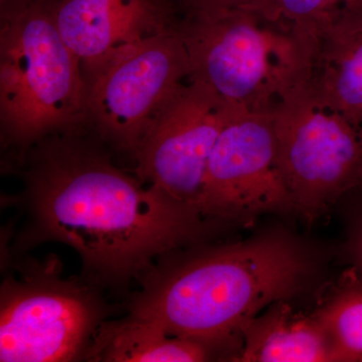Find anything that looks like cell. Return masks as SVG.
Listing matches in <instances>:
<instances>
[{
    "label": "cell",
    "mask_w": 362,
    "mask_h": 362,
    "mask_svg": "<svg viewBox=\"0 0 362 362\" xmlns=\"http://www.w3.org/2000/svg\"><path fill=\"white\" fill-rule=\"evenodd\" d=\"M78 130L47 136L21 158L28 214L23 246L63 243L82 259L86 281L124 287L199 239L204 216L126 173Z\"/></svg>",
    "instance_id": "obj_1"
},
{
    "label": "cell",
    "mask_w": 362,
    "mask_h": 362,
    "mask_svg": "<svg viewBox=\"0 0 362 362\" xmlns=\"http://www.w3.org/2000/svg\"><path fill=\"white\" fill-rule=\"evenodd\" d=\"M310 270L305 252L277 235L206 250L177 263L163 257L140 279L130 315L214 345L243 334L262 310L296 294Z\"/></svg>",
    "instance_id": "obj_2"
},
{
    "label": "cell",
    "mask_w": 362,
    "mask_h": 362,
    "mask_svg": "<svg viewBox=\"0 0 362 362\" xmlns=\"http://www.w3.org/2000/svg\"><path fill=\"white\" fill-rule=\"evenodd\" d=\"M58 0H30L1 16L0 126L2 141L18 150L87 123L82 66L57 25Z\"/></svg>",
    "instance_id": "obj_3"
},
{
    "label": "cell",
    "mask_w": 362,
    "mask_h": 362,
    "mask_svg": "<svg viewBox=\"0 0 362 362\" xmlns=\"http://www.w3.org/2000/svg\"><path fill=\"white\" fill-rule=\"evenodd\" d=\"M178 26L189 57V78L243 110L270 113L303 75V45L280 18L252 11H182Z\"/></svg>",
    "instance_id": "obj_4"
},
{
    "label": "cell",
    "mask_w": 362,
    "mask_h": 362,
    "mask_svg": "<svg viewBox=\"0 0 362 362\" xmlns=\"http://www.w3.org/2000/svg\"><path fill=\"white\" fill-rule=\"evenodd\" d=\"M6 279L0 299V361L58 362L86 357L104 322L94 285L62 277L59 262L28 263Z\"/></svg>",
    "instance_id": "obj_5"
},
{
    "label": "cell",
    "mask_w": 362,
    "mask_h": 362,
    "mask_svg": "<svg viewBox=\"0 0 362 362\" xmlns=\"http://www.w3.org/2000/svg\"><path fill=\"white\" fill-rule=\"evenodd\" d=\"M279 160L294 211L313 221L362 188V127L314 101L302 77L272 110Z\"/></svg>",
    "instance_id": "obj_6"
},
{
    "label": "cell",
    "mask_w": 362,
    "mask_h": 362,
    "mask_svg": "<svg viewBox=\"0 0 362 362\" xmlns=\"http://www.w3.org/2000/svg\"><path fill=\"white\" fill-rule=\"evenodd\" d=\"M178 23L133 45L88 84L87 123L100 141L134 156L157 114L189 78Z\"/></svg>",
    "instance_id": "obj_7"
},
{
    "label": "cell",
    "mask_w": 362,
    "mask_h": 362,
    "mask_svg": "<svg viewBox=\"0 0 362 362\" xmlns=\"http://www.w3.org/2000/svg\"><path fill=\"white\" fill-rule=\"evenodd\" d=\"M244 111L188 78L157 114L133 156L137 177L202 214L209 156L226 124Z\"/></svg>",
    "instance_id": "obj_8"
},
{
    "label": "cell",
    "mask_w": 362,
    "mask_h": 362,
    "mask_svg": "<svg viewBox=\"0 0 362 362\" xmlns=\"http://www.w3.org/2000/svg\"><path fill=\"white\" fill-rule=\"evenodd\" d=\"M273 211H294V204L279 160L272 112H240L221 131L207 162L202 214L246 221Z\"/></svg>",
    "instance_id": "obj_9"
},
{
    "label": "cell",
    "mask_w": 362,
    "mask_h": 362,
    "mask_svg": "<svg viewBox=\"0 0 362 362\" xmlns=\"http://www.w3.org/2000/svg\"><path fill=\"white\" fill-rule=\"evenodd\" d=\"M178 11L168 0H58L56 21L88 87L124 52L177 23Z\"/></svg>",
    "instance_id": "obj_10"
},
{
    "label": "cell",
    "mask_w": 362,
    "mask_h": 362,
    "mask_svg": "<svg viewBox=\"0 0 362 362\" xmlns=\"http://www.w3.org/2000/svg\"><path fill=\"white\" fill-rule=\"evenodd\" d=\"M300 40L302 81L314 101L362 127V16L332 18Z\"/></svg>",
    "instance_id": "obj_11"
},
{
    "label": "cell",
    "mask_w": 362,
    "mask_h": 362,
    "mask_svg": "<svg viewBox=\"0 0 362 362\" xmlns=\"http://www.w3.org/2000/svg\"><path fill=\"white\" fill-rule=\"evenodd\" d=\"M243 335L240 361H337L332 338L319 316L297 313L286 300L257 316Z\"/></svg>",
    "instance_id": "obj_12"
},
{
    "label": "cell",
    "mask_w": 362,
    "mask_h": 362,
    "mask_svg": "<svg viewBox=\"0 0 362 362\" xmlns=\"http://www.w3.org/2000/svg\"><path fill=\"white\" fill-rule=\"evenodd\" d=\"M209 343L176 337L157 323L134 316L104 321L93 337L86 358L109 362H199L211 357Z\"/></svg>",
    "instance_id": "obj_13"
},
{
    "label": "cell",
    "mask_w": 362,
    "mask_h": 362,
    "mask_svg": "<svg viewBox=\"0 0 362 362\" xmlns=\"http://www.w3.org/2000/svg\"><path fill=\"white\" fill-rule=\"evenodd\" d=\"M317 315L332 338L337 361H362L361 286L338 292Z\"/></svg>",
    "instance_id": "obj_14"
},
{
    "label": "cell",
    "mask_w": 362,
    "mask_h": 362,
    "mask_svg": "<svg viewBox=\"0 0 362 362\" xmlns=\"http://www.w3.org/2000/svg\"><path fill=\"white\" fill-rule=\"evenodd\" d=\"M273 14L302 37L338 16H362V0H274Z\"/></svg>",
    "instance_id": "obj_15"
},
{
    "label": "cell",
    "mask_w": 362,
    "mask_h": 362,
    "mask_svg": "<svg viewBox=\"0 0 362 362\" xmlns=\"http://www.w3.org/2000/svg\"><path fill=\"white\" fill-rule=\"evenodd\" d=\"M273 6L274 0H183L182 11L192 13L252 11L275 18Z\"/></svg>",
    "instance_id": "obj_16"
},
{
    "label": "cell",
    "mask_w": 362,
    "mask_h": 362,
    "mask_svg": "<svg viewBox=\"0 0 362 362\" xmlns=\"http://www.w3.org/2000/svg\"><path fill=\"white\" fill-rule=\"evenodd\" d=\"M30 1V0H0V13L1 16L13 13L25 6Z\"/></svg>",
    "instance_id": "obj_17"
},
{
    "label": "cell",
    "mask_w": 362,
    "mask_h": 362,
    "mask_svg": "<svg viewBox=\"0 0 362 362\" xmlns=\"http://www.w3.org/2000/svg\"><path fill=\"white\" fill-rule=\"evenodd\" d=\"M354 247H356L357 259H358V262L362 266V228L361 230H359L358 235H357L356 246H354Z\"/></svg>",
    "instance_id": "obj_18"
},
{
    "label": "cell",
    "mask_w": 362,
    "mask_h": 362,
    "mask_svg": "<svg viewBox=\"0 0 362 362\" xmlns=\"http://www.w3.org/2000/svg\"><path fill=\"white\" fill-rule=\"evenodd\" d=\"M168 1L175 4V6H180V8H182L183 0H168Z\"/></svg>",
    "instance_id": "obj_19"
}]
</instances>
